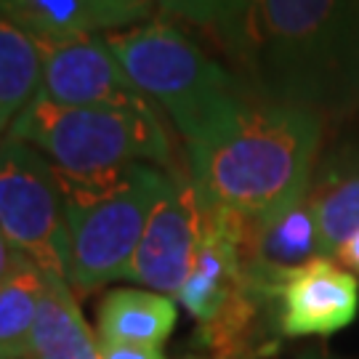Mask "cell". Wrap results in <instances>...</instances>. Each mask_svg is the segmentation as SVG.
<instances>
[{
    "label": "cell",
    "instance_id": "7402d4cb",
    "mask_svg": "<svg viewBox=\"0 0 359 359\" xmlns=\"http://www.w3.org/2000/svg\"><path fill=\"white\" fill-rule=\"evenodd\" d=\"M224 359H256L253 354H240V357H224Z\"/></svg>",
    "mask_w": 359,
    "mask_h": 359
},
{
    "label": "cell",
    "instance_id": "ac0fdd59",
    "mask_svg": "<svg viewBox=\"0 0 359 359\" xmlns=\"http://www.w3.org/2000/svg\"><path fill=\"white\" fill-rule=\"evenodd\" d=\"M154 6L192 25L213 27L224 35L237 25V19L248 8V0H154Z\"/></svg>",
    "mask_w": 359,
    "mask_h": 359
},
{
    "label": "cell",
    "instance_id": "cb8c5ba5",
    "mask_svg": "<svg viewBox=\"0 0 359 359\" xmlns=\"http://www.w3.org/2000/svg\"><path fill=\"white\" fill-rule=\"evenodd\" d=\"M0 359H11V357H6V354H3V351H0Z\"/></svg>",
    "mask_w": 359,
    "mask_h": 359
},
{
    "label": "cell",
    "instance_id": "ba28073f",
    "mask_svg": "<svg viewBox=\"0 0 359 359\" xmlns=\"http://www.w3.org/2000/svg\"><path fill=\"white\" fill-rule=\"evenodd\" d=\"M38 40L43 56L40 96L67 107H115L152 112V102L130 83L104 38L80 35Z\"/></svg>",
    "mask_w": 359,
    "mask_h": 359
},
{
    "label": "cell",
    "instance_id": "9a60e30c",
    "mask_svg": "<svg viewBox=\"0 0 359 359\" xmlns=\"http://www.w3.org/2000/svg\"><path fill=\"white\" fill-rule=\"evenodd\" d=\"M43 56L35 35L0 13V139L38 96Z\"/></svg>",
    "mask_w": 359,
    "mask_h": 359
},
{
    "label": "cell",
    "instance_id": "e0dca14e",
    "mask_svg": "<svg viewBox=\"0 0 359 359\" xmlns=\"http://www.w3.org/2000/svg\"><path fill=\"white\" fill-rule=\"evenodd\" d=\"M309 200L320 226L322 253L335 256L359 231V165L330 168L309 187Z\"/></svg>",
    "mask_w": 359,
    "mask_h": 359
},
{
    "label": "cell",
    "instance_id": "4fadbf2b",
    "mask_svg": "<svg viewBox=\"0 0 359 359\" xmlns=\"http://www.w3.org/2000/svg\"><path fill=\"white\" fill-rule=\"evenodd\" d=\"M27 359H104L102 341L77 306L69 280H46Z\"/></svg>",
    "mask_w": 359,
    "mask_h": 359
},
{
    "label": "cell",
    "instance_id": "3957f363",
    "mask_svg": "<svg viewBox=\"0 0 359 359\" xmlns=\"http://www.w3.org/2000/svg\"><path fill=\"white\" fill-rule=\"evenodd\" d=\"M104 40L130 83L165 109L189 147L224 133L250 104L226 67L165 19L120 29Z\"/></svg>",
    "mask_w": 359,
    "mask_h": 359
},
{
    "label": "cell",
    "instance_id": "2e32d148",
    "mask_svg": "<svg viewBox=\"0 0 359 359\" xmlns=\"http://www.w3.org/2000/svg\"><path fill=\"white\" fill-rule=\"evenodd\" d=\"M51 274L35 261L16 253L13 266L0 280V351L11 359H27L29 335Z\"/></svg>",
    "mask_w": 359,
    "mask_h": 359
},
{
    "label": "cell",
    "instance_id": "8992f818",
    "mask_svg": "<svg viewBox=\"0 0 359 359\" xmlns=\"http://www.w3.org/2000/svg\"><path fill=\"white\" fill-rule=\"evenodd\" d=\"M0 231L46 274L69 280V234L56 168L11 136L0 139Z\"/></svg>",
    "mask_w": 359,
    "mask_h": 359
},
{
    "label": "cell",
    "instance_id": "603a6c76",
    "mask_svg": "<svg viewBox=\"0 0 359 359\" xmlns=\"http://www.w3.org/2000/svg\"><path fill=\"white\" fill-rule=\"evenodd\" d=\"M184 359H213V357H184Z\"/></svg>",
    "mask_w": 359,
    "mask_h": 359
},
{
    "label": "cell",
    "instance_id": "ffe728a7",
    "mask_svg": "<svg viewBox=\"0 0 359 359\" xmlns=\"http://www.w3.org/2000/svg\"><path fill=\"white\" fill-rule=\"evenodd\" d=\"M335 256L341 258L348 269H354L359 274V231L351 237V240H346V243L341 245V250H338Z\"/></svg>",
    "mask_w": 359,
    "mask_h": 359
},
{
    "label": "cell",
    "instance_id": "7a4b0ae2",
    "mask_svg": "<svg viewBox=\"0 0 359 359\" xmlns=\"http://www.w3.org/2000/svg\"><path fill=\"white\" fill-rule=\"evenodd\" d=\"M320 142L314 109L250 102L224 133L189 147V176L208 205L243 218L269 216L309 192Z\"/></svg>",
    "mask_w": 359,
    "mask_h": 359
},
{
    "label": "cell",
    "instance_id": "9c48e42d",
    "mask_svg": "<svg viewBox=\"0 0 359 359\" xmlns=\"http://www.w3.org/2000/svg\"><path fill=\"white\" fill-rule=\"evenodd\" d=\"M325 256L320 226L309 192L277 213L245 218L243 258L250 283L266 301L277 304L283 283L295 269Z\"/></svg>",
    "mask_w": 359,
    "mask_h": 359
},
{
    "label": "cell",
    "instance_id": "52a82bcc",
    "mask_svg": "<svg viewBox=\"0 0 359 359\" xmlns=\"http://www.w3.org/2000/svg\"><path fill=\"white\" fill-rule=\"evenodd\" d=\"M205 221L208 203L194 187L192 176L170 170V181L147 221L126 280L154 293L179 295L192 274Z\"/></svg>",
    "mask_w": 359,
    "mask_h": 359
},
{
    "label": "cell",
    "instance_id": "44dd1931",
    "mask_svg": "<svg viewBox=\"0 0 359 359\" xmlns=\"http://www.w3.org/2000/svg\"><path fill=\"white\" fill-rule=\"evenodd\" d=\"M13 258H16V250L11 248V243L6 240V234L0 231V280L8 274V269L13 266Z\"/></svg>",
    "mask_w": 359,
    "mask_h": 359
},
{
    "label": "cell",
    "instance_id": "5bb4252c",
    "mask_svg": "<svg viewBox=\"0 0 359 359\" xmlns=\"http://www.w3.org/2000/svg\"><path fill=\"white\" fill-rule=\"evenodd\" d=\"M176 320L179 311L170 295L147 287H115L99 304V341L160 348Z\"/></svg>",
    "mask_w": 359,
    "mask_h": 359
},
{
    "label": "cell",
    "instance_id": "8fae6325",
    "mask_svg": "<svg viewBox=\"0 0 359 359\" xmlns=\"http://www.w3.org/2000/svg\"><path fill=\"white\" fill-rule=\"evenodd\" d=\"M243 234V216L208 205L205 234L194 258L192 274L176 295L181 306L192 314L197 327L208 325L234 298L245 295L248 290H256L245 271Z\"/></svg>",
    "mask_w": 359,
    "mask_h": 359
},
{
    "label": "cell",
    "instance_id": "30bf717a",
    "mask_svg": "<svg viewBox=\"0 0 359 359\" xmlns=\"http://www.w3.org/2000/svg\"><path fill=\"white\" fill-rule=\"evenodd\" d=\"M357 314V277L325 256L295 269L277 295V325L285 338H325L348 327Z\"/></svg>",
    "mask_w": 359,
    "mask_h": 359
},
{
    "label": "cell",
    "instance_id": "5b68a950",
    "mask_svg": "<svg viewBox=\"0 0 359 359\" xmlns=\"http://www.w3.org/2000/svg\"><path fill=\"white\" fill-rule=\"evenodd\" d=\"M6 136L29 144L62 170L86 173L104 168L154 163L170 165V139L157 112L115 107H67L35 96Z\"/></svg>",
    "mask_w": 359,
    "mask_h": 359
},
{
    "label": "cell",
    "instance_id": "277c9868",
    "mask_svg": "<svg viewBox=\"0 0 359 359\" xmlns=\"http://www.w3.org/2000/svg\"><path fill=\"white\" fill-rule=\"evenodd\" d=\"M56 179L65 194L69 285L88 293L112 280H126L170 170L147 163L86 173L56 168Z\"/></svg>",
    "mask_w": 359,
    "mask_h": 359
},
{
    "label": "cell",
    "instance_id": "d6986e66",
    "mask_svg": "<svg viewBox=\"0 0 359 359\" xmlns=\"http://www.w3.org/2000/svg\"><path fill=\"white\" fill-rule=\"evenodd\" d=\"M104 359H165L157 346H133V344H102Z\"/></svg>",
    "mask_w": 359,
    "mask_h": 359
},
{
    "label": "cell",
    "instance_id": "6da1fadb",
    "mask_svg": "<svg viewBox=\"0 0 359 359\" xmlns=\"http://www.w3.org/2000/svg\"><path fill=\"white\" fill-rule=\"evenodd\" d=\"M224 40L269 102L341 109L359 99V0H248Z\"/></svg>",
    "mask_w": 359,
    "mask_h": 359
},
{
    "label": "cell",
    "instance_id": "7c38bea8",
    "mask_svg": "<svg viewBox=\"0 0 359 359\" xmlns=\"http://www.w3.org/2000/svg\"><path fill=\"white\" fill-rule=\"evenodd\" d=\"M154 0H0V13L40 40L120 32L152 22Z\"/></svg>",
    "mask_w": 359,
    "mask_h": 359
}]
</instances>
